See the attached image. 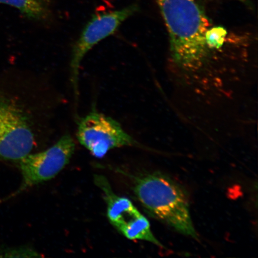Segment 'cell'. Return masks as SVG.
<instances>
[{
    "label": "cell",
    "mask_w": 258,
    "mask_h": 258,
    "mask_svg": "<svg viewBox=\"0 0 258 258\" xmlns=\"http://www.w3.org/2000/svg\"><path fill=\"white\" fill-rule=\"evenodd\" d=\"M77 137L80 144L98 159L114 148L138 145L118 122L95 108L80 120Z\"/></svg>",
    "instance_id": "obj_4"
},
{
    "label": "cell",
    "mask_w": 258,
    "mask_h": 258,
    "mask_svg": "<svg viewBox=\"0 0 258 258\" xmlns=\"http://www.w3.org/2000/svg\"><path fill=\"white\" fill-rule=\"evenodd\" d=\"M0 4L17 9L32 20L46 21L51 15L49 0H0Z\"/></svg>",
    "instance_id": "obj_7"
},
{
    "label": "cell",
    "mask_w": 258,
    "mask_h": 258,
    "mask_svg": "<svg viewBox=\"0 0 258 258\" xmlns=\"http://www.w3.org/2000/svg\"><path fill=\"white\" fill-rule=\"evenodd\" d=\"M134 192L148 214L178 233L199 240L188 195L175 180L160 172L144 173L135 178Z\"/></svg>",
    "instance_id": "obj_1"
},
{
    "label": "cell",
    "mask_w": 258,
    "mask_h": 258,
    "mask_svg": "<svg viewBox=\"0 0 258 258\" xmlns=\"http://www.w3.org/2000/svg\"><path fill=\"white\" fill-rule=\"evenodd\" d=\"M75 148L73 139L66 135L48 149L22 158L19 161L23 179L20 191L54 178L70 163Z\"/></svg>",
    "instance_id": "obj_6"
},
{
    "label": "cell",
    "mask_w": 258,
    "mask_h": 258,
    "mask_svg": "<svg viewBox=\"0 0 258 258\" xmlns=\"http://www.w3.org/2000/svg\"><path fill=\"white\" fill-rule=\"evenodd\" d=\"M34 144L30 119L23 107L0 94V160L19 161L31 153Z\"/></svg>",
    "instance_id": "obj_2"
},
{
    "label": "cell",
    "mask_w": 258,
    "mask_h": 258,
    "mask_svg": "<svg viewBox=\"0 0 258 258\" xmlns=\"http://www.w3.org/2000/svg\"><path fill=\"white\" fill-rule=\"evenodd\" d=\"M138 11L136 5L93 16L87 23L73 48L70 62V80L76 101L79 96V82L81 64L89 51L100 42L111 36L125 21Z\"/></svg>",
    "instance_id": "obj_3"
},
{
    "label": "cell",
    "mask_w": 258,
    "mask_h": 258,
    "mask_svg": "<svg viewBox=\"0 0 258 258\" xmlns=\"http://www.w3.org/2000/svg\"><path fill=\"white\" fill-rule=\"evenodd\" d=\"M95 178L96 185L104 193L109 221L116 230L129 240L146 241L162 247L151 230L149 221L130 200L113 192L104 176L96 175Z\"/></svg>",
    "instance_id": "obj_5"
},
{
    "label": "cell",
    "mask_w": 258,
    "mask_h": 258,
    "mask_svg": "<svg viewBox=\"0 0 258 258\" xmlns=\"http://www.w3.org/2000/svg\"><path fill=\"white\" fill-rule=\"evenodd\" d=\"M228 32L221 26L210 27L205 34L206 45L211 50H219L223 46Z\"/></svg>",
    "instance_id": "obj_8"
}]
</instances>
